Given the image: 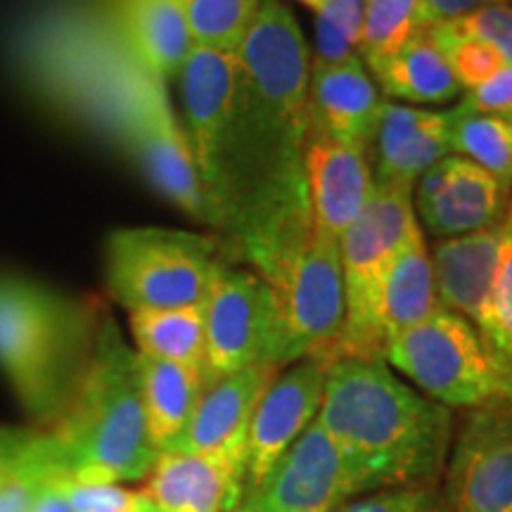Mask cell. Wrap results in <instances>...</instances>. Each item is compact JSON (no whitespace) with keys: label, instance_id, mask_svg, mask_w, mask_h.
Instances as JSON below:
<instances>
[{"label":"cell","instance_id":"6da1fadb","mask_svg":"<svg viewBox=\"0 0 512 512\" xmlns=\"http://www.w3.org/2000/svg\"><path fill=\"white\" fill-rule=\"evenodd\" d=\"M240 200L233 233L309 207L311 48L283 0H261L238 53Z\"/></svg>","mask_w":512,"mask_h":512},{"label":"cell","instance_id":"7a4b0ae2","mask_svg":"<svg viewBox=\"0 0 512 512\" xmlns=\"http://www.w3.org/2000/svg\"><path fill=\"white\" fill-rule=\"evenodd\" d=\"M375 479L377 489L441 484L456 415L382 358L330 361L316 418Z\"/></svg>","mask_w":512,"mask_h":512},{"label":"cell","instance_id":"3957f363","mask_svg":"<svg viewBox=\"0 0 512 512\" xmlns=\"http://www.w3.org/2000/svg\"><path fill=\"white\" fill-rule=\"evenodd\" d=\"M41 434L48 484H126L150 475L159 453L147 434L138 356L107 313L67 411Z\"/></svg>","mask_w":512,"mask_h":512},{"label":"cell","instance_id":"277c9868","mask_svg":"<svg viewBox=\"0 0 512 512\" xmlns=\"http://www.w3.org/2000/svg\"><path fill=\"white\" fill-rule=\"evenodd\" d=\"M100 318L50 287L0 275V373L41 430L53 427L86 373Z\"/></svg>","mask_w":512,"mask_h":512},{"label":"cell","instance_id":"5b68a950","mask_svg":"<svg viewBox=\"0 0 512 512\" xmlns=\"http://www.w3.org/2000/svg\"><path fill=\"white\" fill-rule=\"evenodd\" d=\"M240 245L273 294V366L280 370L311 356L332 361L347 318L339 240L313 228L309 211L256 230Z\"/></svg>","mask_w":512,"mask_h":512},{"label":"cell","instance_id":"8992f818","mask_svg":"<svg viewBox=\"0 0 512 512\" xmlns=\"http://www.w3.org/2000/svg\"><path fill=\"white\" fill-rule=\"evenodd\" d=\"M226 261L219 240L178 228H117L105 242L107 290L128 313L207 302Z\"/></svg>","mask_w":512,"mask_h":512},{"label":"cell","instance_id":"52a82bcc","mask_svg":"<svg viewBox=\"0 0 512 512\" xmlns=\"http://www.w3.org/2000/svg\"><path fill=\"white\" fill-rule=\"evenodd\" d=\"M384 363L451 411L512 401V370L498 361L470 320L448 309L396 335L384 349Z\"/></svg>","mask_w":512,"mask_h":512},{"label":"cell","instance_id":"ba28073f","mask_svg":"<svg viewBox=\"0 0 512 512\" xmlns=\"http://www.w3.org/2000/svg\"><path fill=\"white\" fill-rule=\"evenodd\" d=\"M176 79L211 226L233 230L240 200L238 57L195 48Z\"/></svg>","mask_w":512,"mask_h":512},{"label":"cell","instance_id":"9c48e42d","mask_svg":"<svg viewBox=\"0 0 512 512\" xmlns=\"http://www.w3.org/2000/svg\"><path fill=\"white\" fill-rule=\"evenodd\" d=\"M124 126L133 155L159 195L183 214L211 226L195 157L181 119L171 107L166 81L138 69L126 91Z\"/></svg>","mask_w":512,"mask_h":512},{"label":"cell","instance_id":"30bf717a","mask_svg":"<svg viewBox=\"0 0 512 512\" xmlns=\"http://www.w3.org/2000/svg\"><path fill=\"white\" fill-rule=\"evenodd\" d=\"M377 489L375 479L323 425L313 422L240 508L259 512H335Z\"/></svg>","mask_w":512,"mask_h":512},{"label":"cell","instance_id":"8fae6325","mask_svg":"<svg viewBox=\"0 0 512 512\" xmlns=\"http://www.w3.org/2000/svg\"><path fill=\"white\" fill-rule=\"evenodd\" d=\"M275 337L278 325L268 285L252 268L223 266L204 302V380L254 363L273 366Z\"/></svg>","mask_w":512,"mask_h":512},{"label":"cell","instance_id":"7c38bea8","mask_svg":"<svg viewBox=\"0 0 512 512\" xmlns=\"http://www.w3.org/2000/svg\"><path fill=\"white\" fill-rule=\"evenodd\" d=\"M441 491L448 512H512V401L456 422Z\"/></svg>","mask_w":512,"mask_h":512},{"label":"cell","instance_id":"4fadbf2b","mask_svg":"<svg viewBox=\"0 0 512 512\" xmlns=\"http://www.w3.org/2000/svg\"><path fill=\"white\" fill-rule=\"evenodd\" d=\"M328 368L330 361L323 356L302 358L280 368L261 394L247 432L245 498L266 482L278 460L316 422Z\"/></svg>","mask_w":512,"mask_h":512},{"label":"cell","instance_id":"5bb4252c","mask_svg":"<svg viewBox=\"0 0 512 512\" xmlns=\"http://www.w3.org/2000/svg\"><path fill=\"white\" fill-rule=\"evenodd\" d=\"M510 192L470 159L448 155L413 185L420 226L437 240L494 228L503 221Z\"/></svg>","mask_w":512,"mask_h":512},{"label":"cell","instance_id":"9a60e30c","mask_svg":"<svg viewBox=\"0 0 512 512\" xmlns=\"http://www.w3.org/2000/svg\"><path fill=\"white\" fill-rule=\"evenodd\" d=\"M339 256H342L347 318H344V330L332 361L335 358H382L384 361L377 313H380L384 278L399 254L387 247L368 207L339 238Z\"/></svg>","mask_w":512,"mask_h":512},{"label":"cell","instance_id":"2e32d148","mask_svg":"<svg viewBox=\"0 0 512 512\" xmlns=\"http://www.w3.org/2000/svg\"><path fill=\"white\" fill-rule=\"evenodd\" d=\"M247 451L159 453L140 494L152 512H235L245 501Z\"/></svg>","mask_w":512,"mask_h":512},{"label":"cell","instance_id":"e0dca14e","mask_svg":"<svg viewBox=\"0 0 512 512\" xmlns=\"http://www.w3.org/2000/svg\"><path fill=\"white\" fill-rule=\"evenodd\" d=\"M304 185L313 228L339 240L375 192L368 152L339 143L311 119L304 145Z\"/></svg>","mask_w":512,"mask_h":512},{"label":"cell","instance_id":"ac0fdd59","mask_svg":"<svg viewBox=\"0 0 512 512\" xmlns=\"http://www.w3.org/2000/svg\"><path fill=\"white\" fill-rule=\"evenodd\" d=\"M451 110H422L384 100L370 145L375 188L413 192L418 178L451 155Z\"/></svg>","mask_w":512,"mask_h":512},{"label":"cell","instance_id":"d6986e66","mask_svg":"<svg viewBox=\"0 0 512 512\" xmlns=\"http://www.w3.org/2000/svg\"><path fill=\"white\" fill-rule=\"evenodd\" d=\"M273 366L254 363L238 373L204 382L192 418L166 451L226 453L247 451V432L261 394L275 377Z\"/></svg>","mask_w":512,"mask_h":512},{"label":"cell","instance_id":"ffe728a7","mask_svg":"<svg viewBox=\"0 0 512 512\" xmlns=\"http://www.w3.org/2000/svg\"><path fill=\"white\" fill-rule=\"evenodd\" d=\"M498 245L501 223L458 238L434 240L430 247L441 309L470 320L482 337L491 320Z\"/></svg>","mask_w":512,"mask_h":512},{"label":"cell","instance_id":"44dd1931","mask_svg":"<svg viewBox=\"0 0 512 512\" xmlns=\"http://www.w3.org/2000/svg\"><path fill=\"white\" fill-rule=\"evenodd\" d=\"M382 95L361 57L337 67L311 69V119L339 143L370 150Z\"/></svg>","mask_w":512,"mask_h":512},{"label":"cell","instance_id":"7402d4cb","mask_svg":"<svg viewBox=\"0 0 512 512\" xmlns=\"http://www.w3.org/2000/svg\"><path fill=\"white\" fill-rule=\"evenodd\" d=\"M119 27L138 69L166 83L195 50L183 0H119Z\"/></svg>","mask_w":512,"mask_h":512},{"label":"cell","instance_id":"603a6c76","mask_svg":"<svg viewBox=\"0 0 512 512\" xmlns=\"http://www.w3.org/2000/svg\"><path fill=\"white\" fill-rule=\"evenodd\" d=\"M368 72L384 98L401 105H444L463 91L444 50L425 29H420L399 53Z\"/></svg>","mask_w":512,"mask_h":512},{"label":"cell","instance_id":"cb8c5ba5","mask_svg":"<svg viewBox=\"0 0 512 512\" xmlns=\"http://www.w3.org/2000/svg\"><path fill=\"white\" fill-rule=\"evenodd\" d=\"M136 356L147 434L155 451L164 453L183 434L207 380L197 368L162 361L138 351Z\"/></svg>","mask_w":512,"mask_h":512},{"label":"cell","instance_id":"d4e9b609","mask_svg":"<svg viewBox=\"0 0 512 512\" xmlns=\"http://www.w3.org/2000/svg\"><path fill=\"white\" fill-rule=\"evenodd\" d=\"M439 309L430 247L422 238L396 256L384 278L380 313H377L384 349L396 335L420 325Z\"/></svg>","mask_w":512,"mask_h":512},{"label":"cell","instance_id":"484cf974","mask_svg":"<svg viewBox=\"0 0 512 512\" xmlns=\"http://www.w3.org/2000/svg\"><path fill=\"white\" fill-rule=\"evenodd\" d=\"M138 354L204 373V304L128 313Z\"/></svg>","mask_w":512,"mask_h":512},{"label":"cell","instance_id":"4316f807","mask_svg":"<svg viewBox=\"0 0 512 512\" xmlns=\"http://www.w3.org/2000/svg\"><path fill=\"white\" fill-rule=\"evenodd\" d=\"M451 155L482 166L512 190V114L451 110Z\"/></svg>","mask_w":512,"mask_h":512},{"label":"cell","instance_id":"83f0119b","mask_svg":"<svg viewBox=\"0 0 512 512\" xmlns=\"http://www.w3.org/2000/svg\"><path fill=\"white\" fill-rule=\"evenodd\" d=\"M261 0H183L195 48L235 55L252 27Z\"/></svg>","mask_w":512,"mask_h":512},{"label":"cell","instance_id":"f1b7e54d","mask_svg":"<svg viewBox=\"0 0 512 512\" xmlns=\"http://www.w3.org/2000/svg\"><path fill=\"white\" fill-rule=\"evenodd\" d=\"M418 31V0H368L358 55L370 69L399 53Z\"/></svg>","mask_w":512,"mask_h":512},{"label":"cell","instance_id":"f546056e","mask_svg":"<svg viewBox=\"0 0 512 512\" xmlns=\"http://www.w3.org/2000/svg\"><path fill=\"white\" fill-rule=\"evenodd\" d=\"M484 342L498 361L512 370V202H508L501 221V245L491 294V320L484 332Z\"/></svg>","mask_w":512,"mask_h":512},{"label":"cell","instance_id":"4dcf8cb0","mask_svg":"<svg viewBox=\"0 0 512 512\" xmlns=\"http://www.w3.org/2000/svg\"><path fill=\"white\" fill-rule=\"evenodd\" d=\"M434 41H479L512 64V3L484 5L453 22L425 29Z\"/></svg>","mask_w":512,"mask_h":512},{"label":"cell","instance_id":"1f68e13d","mask_svg":"<svg viewBox=\"0 0 512 512\" xmlns=\"http://www.w3.org/2000/svg\"><path fill=\"white\" fill-rule=\"evenodd\" d=\"M335 512H448V505L441 484H425L370 491L339 505Z\"/></svg>","mask_w":512,"mask_h":512},{"label":"cell","instance_id":"d6a6232c","mask_svg":"<svg viewBox=\"0 0 512 512\" xmlns=\"http://www.w3.org/2000/svg\"><path fill=\"white\" fill-rule=\"evenodd\" d=\"M444 50L448 64H451L453 74L460 83L463 91H475V88L484 86L486 81L505 67V60L489 48L486 43L479 41H434Z\"/></svg>","mask_w":512,"mask_h":512},{"label":"cell","instance_id":"836d02e7","mask_svg":"<svg viewBox=\"0 0 512 512\" xmlns=\"http://www.w3.org/2000/svg\"><path fill=\"white\" fill-rule=\"evenodd\" d=\"M76 512H150V503L140 491L121 484L55 482Z\"/></svg>","mask_w":512,"mask_h":512},{"label":"cell","instance_id":"e575fe53","mask_svg":"<svg viewBox=\"0 0 512 512\" xmlns=\"http://www.w3.org/2000/svg\"><path fill=\"white\" fill-rule=\"evenodd\" d=\"M22 472H36L46 482L41 432H19L0 427V484L22 475Z\"/></svg>","mask_w":512,"mask_h":512},{"label":"cell","instance_id":"d590c367","mask_svg":"<svg viewBox=\"0 0 512 512\" xmlns=\"http://www.w3.org/2000/svg\"><path fill=\"white\" fill-rule=\"evenodd\" d=\"M463 112H489V114H512V64L489 79L484 86L475 88L458 102Z\"/></svg>","mask_w":512,"mask_h":512},{"label":"cell","instance_id":"8d00e7d4","mask_svg":"<svg viewBox=\"0 0 512 512\" xmlns=\"http://www.w3.org/2000/svg\"><path fill=\"white\" fill-rule=\"evenodd\" d=\"M366 5L368 0H318V5L313 8V17L323 19L325 24H330L358 48L363 34V19H366Z\"/></svg>","mask_w":512,"mask_h":512},{"label":"cell","instance_id":"74e56055","mask_svg":"<svg viewBox=\"0 0 512 512\" xmlns=\"http://www.w3.org/2000/svg\"><path fill=\"white\" fill-rule=\"evenodd\" d=\"M358 55V48L354 43L347 41L339 31H335L323 19L313 17V50H311V69H325L337 67L354 60Z\"/></svg>","mask_w":512,"mask_h":512},{"label":"cell","instance_id":"f35d334b","mask_svg":"<svg viewBox=\"0 0 512 512\" xmlns=\"http://www.w3.org/2000/svg\"><path fill=\"white\" fill-rule=\"evenodd\" d=\"M491 3H510V0H418L420 29L453 22Z\"/></svg>","mask_w":512,"mask_h":512},{"label":"cell","instance_id":"ab89813d","mask_svg":"<svg viewBox=\"0 0 512 512\" xmlns=\"http://www.w3.org/2000/svg\"><path fill=\"white\" fill-rule=\"evenodd\" d=\"M41 484L46 482L36 472H22L0 484V512H29Z\"/></svg>","mask_w":512,"mask_h":512},{"label":"cell","instance_id":"60d3db41","mask_svg":"<svg viewBox=\"0 0 512 512\" xmlns=\"http://www.w3.org/2000/svg\"><path fill=\"white\" fill-rule=\"evenodd\" d=\"M29 512H76L55 484H41Z\"/></svg>","mask_w":512,"mask_h":512},{"label":"cell","instance_id":"b9f144b4","mask_svg":"<svg viewBox=\"0 0 512 512\" xmlns=\"http://www.w3.org/2000/svg\"><path fill=\"white\" fill-rule=\"evenodd\" d=\"M297 3H302V5H306V8L309 10H313L318 5V0H297Z\"/></svg>","mask_w":512,"mask_h":512},{"label":"cell","instance_id":"7bdbcfd3","mask_svg":"<svg viewBox=\"0 0 512 512\" xmlns=\"http://www.w3.org/2000/svg\"><path fill=\"white\" fill-rule=\"evenodd\" d=\"M235 512H259V510H252V508H238Z\"/></svg>","mask_w":512,"mask_h":512},{"label":"cell","instance_id":"ee69618b","mask_svg":"<svg viewBox=\"0 0 512 512\" xmlns=\"http://www.w3.org/2000/svg\"><path fill=\"white\" fill-rule=\"evenodd\" d=\"M150 512H152V508H150Z\"/></svg>","mask_w":512,"mask_h":512},{"label":"cell","instance_id":"f6af8a7d","mask_svg":"<svg viewBox=\"0 0 512 512\" xmlns=\"http://www.w3.org/2000/svg\"><path fill=\"white\" fill-rule=\"evenodd\" d=\"M510 3H512V0H510Z\"/></svg>","mask_w":512,"mask_h":512},{"label":"cell","instance_id":"bcb514c9","mask_svg":"<svg viewBox=\"0 0 512 512\" xmlns=\"http://www.w3.org/2000/svg\"><path fill=\"white\" fill-rule=\"evenodd\" d=\"M510 202H512V200H510Z\"/></svg>","mask_w":512,"mask_h":512}]
</instances>
